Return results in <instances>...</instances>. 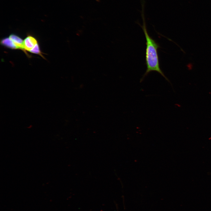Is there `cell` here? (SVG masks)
<instances>
[{
  "label": "cell",
  "instance_id": "3",
  "mask_svg": "<svg viewBox=\"0 0 211 211\" xmlns=\"http://www.w3.org/2000/svg\"><path fill=\"white\" fill-rule=\"evenodd\" d=\"M9 38L13 41L18 49L22 50L28 57H29L24 49L23 45V40L21 38L17 35L13 34L10 35Z\"/></svg>",
  "mask_w": 211,
  "mask_h": 211
},
{
  "label": "cell",
  "instance_id": "2",
  "mask_svg": "<svg viewBox=\"0 0 211 211\" xmlns=\"http://www.w3.org/2000/svg\"><path fill=\"white\" fill-rule=\"evenodd\" d=\"M38 43V41L35 37L28 35L23 40L24 49L26 51H29Z\"/></svg>",
  "mask_w": 211,
  "mask_h": 211
},
{
  "label": "cell",
  "instance_id": "4",
  "mask_svg": "<svg viewBox=\"0 0 211 211\" xmlns=\"http://www.w3.org/2000/svg\"><path fill=\"white\" fill-rule=\"evenodd\" d=\"M0 43L3 46L7 48L11 49H18L9 38L6 37L3 38L1 40Z\"/></svg>",
  "mask_w": 211,
  "mask_h": 211
},
{
  "label": "cell",
  "instance_id": "5",
  "mask_svg": "<svg viewBox=\"0 0 211 211\" xmlns=\"http://www.w3.org/2000/svg\"><path fill=\"white\" fill-rule=\"evenodd\" d=\"M29 52L33 53L38 55L42 57L43 58H45L42 54V52L40 50L39 46L38 43Z\"/></svg>",
  "mask_w": 211,
  "mask_h": 211
},
{
  "label": "cell",
  "instance_id": "1",
  "mask_svg": "<svg viewBox=\"0 0 211 211\" xmlns=\"http://www.w3.org/2000/svg\"><path fill=\"white\" fill-rule=\"evenodd\" d=\"M142 10L141 11V16L143 20V25H141L144 33L146 40V48L145 52V62L147 66L146 71L140 82H142L144 78L150 72L155 71L160 74L169 82V79L165 76L164 72L160 68L159 58L158 54V50L160 47L159 44L149 36L148 33L145 21L144 14V4H142Z\"/></svg>",
  "mask_w": 211,
  "mask_h": 211
}]
</instances>
